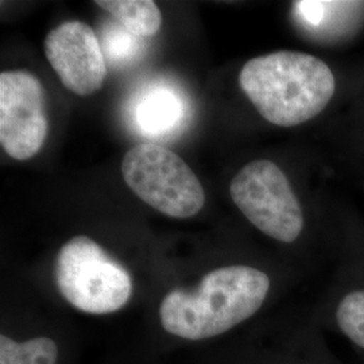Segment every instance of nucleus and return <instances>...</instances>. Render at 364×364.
Returning a JSON list of instances; mask_svg holds the SVG:
<instances>
[{"label":"nucleus","mask_w":364,"mask_h":364,"mask_svg":"<svg viewBox=\"0 0 364 364\" xmlns=\"http://www.w3.org/2000/svg\"><path fill=\"white\" fill-rule=\"evenodd\" d=\"M267 274L227 266L207 274L193 291L171 290L159 306L166 332L188 340L215 338L258 312L267 297Z\"/></svg>","instance_id":"obj_1"},{"label":"nucleus","mask_w":364,"mask_h":364,"mask_svg":"<svg viewBox=\"0 0 364 364\" xmlns=\"http://www.w3.org/2000/svg\"><path fill=\"white\" fill-rule=\"evenodd\" d=\"M239 84L260 115L281 127L299 126L321 114L336 90L323 60L293 50L251 58L240 70Z\"/></svg>","instance_id":"obj_2"},{"label":"nucleus","mask_w":364,"mask_h":364,"mask_svg":"<svg viewBox=\"0 0 364 364\" xmlns=\"http://www.w3.org/2000/svg\"><path fill=\"white\" fill-rule=\"evenodd\" d=\"M55 281L70 305L92 314L117 312L132 293L129 272L87 236H75L61 247Z\"/></svg>","instance_id":"obj_3"},{"label":"nucleus","mask_w":364,"mask_h":364,"mask_svg":"<svg viewBox=\"0 0 364 364\" xmlns=\"http://www.w3.org/2000/svg\"><path fill=\"white\" fill-rule=\"evenodd\" d=\"M122 174L135 195L170 218H192L205 204V192L193 170L166 147L134 146L123 158Z\"/></svg>","instance_id":"obj_4"},{"label":"nucleus","mask_w":364,"mask_h":364,"mask_svg":"<svg viewBox=\"0 0 364 364\" xmlns=\"http://www.w3.org/2000/svg\"><path fill=\"white\" fill-rule=\"evenodd\" d=\"M236 207L263 234L291 243L304 228V215L290 182L275 164L252 161L237 171L231 182Z\"/></svg>","instance_id":"obj_5"},{"label":"nucleus","mask_w":364,"mask_h":364,"mask_svg":"<svg viewBox=\"0 0 364 364\" xmlns=\"http://www.w3.org/2000/svg\"><path fill=\"white\" fill-rule=\"evenodd\" d=\"M46 95L38 78L25 70L0 75V144L16 161L36 156L48 135Z\"/></svg>","instance_id":"obj_6"},{"label":"nucleus","mask_w":364,"mask_h":364,"mask_svg":"<svg viewBox=\"0 0 364 364\" xmlns=\"http://www.w3.org/2000/svg\"><path fill=\"white\" fill-rule=\"evenodd\" d=\"M45 54L66 90L88 96L103 87L107 76L103 49L88 25L70 21L53 28L45 38Z\"/></svg>","instance_id":"obj_7"},{"label":"nucleus","mask_w":364,"mask_h":364,"mask_svg":"<svg viewBox=\"0 0 364 364\" xmlns=\"http://www.w3.org/2000/svg\"><path fill=\"white\" fill-rule=\"evenodd\" d=\"M95 4L114 15L136 38L156 36L162 25L161 10L151 0H97Z\"/></svg>","instance_id":"obj_8"},{"label":"nucleus","mask_w":364,"mask_h":364,"mask_svg":"<svg viewBox=\"0 0 364 364\" xmlns=\"http://www.w3.org/2000/svg\"><path fill=\"white\" fill-rule=\"evenodd\" d=\"M181 117V105L169 91H153L146 95L136 108V120L144 132L159 134L169 130Z\"/></svg>","instance_id":"obj_9"},{"label":"nucleus","mask_w":364,"mask_h":364,"mask_svg":"<svg viewBox=\"0 0 364 364\" xmlns=\"http://www.w3.org/2000/svg\"><path fill=\"white\" fill-rule=\"evenodd\" d=\"M58 348L52 338H37L23 343L0 336V364H57Z\"/></svg>","instance_id":"obj_10"},{"label":"nucleus","mask_w":364,"mask_h":364,"mask_svg":"<svg viewBox=\"0 0 364 364\" xmlns=\"http://www.w3.org/2000/svg\"><path fill=\"white\" fill-rule=\"evenodd\" d=\"M336 318L341 332L364 348V290L352 291L340 301Z\"/></svg>","instance_id":"obj_11"}]
</instances>
